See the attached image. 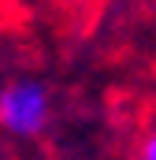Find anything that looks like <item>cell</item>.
I'll list each match as a JSON object with an SVG mask.
<instances>
[{
  "instance_id": "6da1fadb",
  "label": "cell",
  "mask_w": 156,
  "mask_h": 160,
  "mask_svg": "<svg viewBox=\"0 0 156 160\" xmlns=\"http://www.w3.org/2000/svg\"><path fill=\"white\" fill-rule=\"evenodd\" d=\"M48 116H52V101L41 82L22 78V82H11L7 89H0V127L11 130L15 138L41 134Z\"/></svg>"
},
{
  "instance_id": "7a4b0ae2",
  "label": "cell",
  "mask_w": 156,
  "mask_h": 160,
  "mask_svg": "<svg viewBox=\"0 0 156 160\" xmlns=\"http://www.w3.org/2000/svg\"><path fill=\"white\" fill-rule=\"evenodd\" d=\"M138 160H156V127L141 138V145H138Z\"/></svg>"
}]
</instances>
